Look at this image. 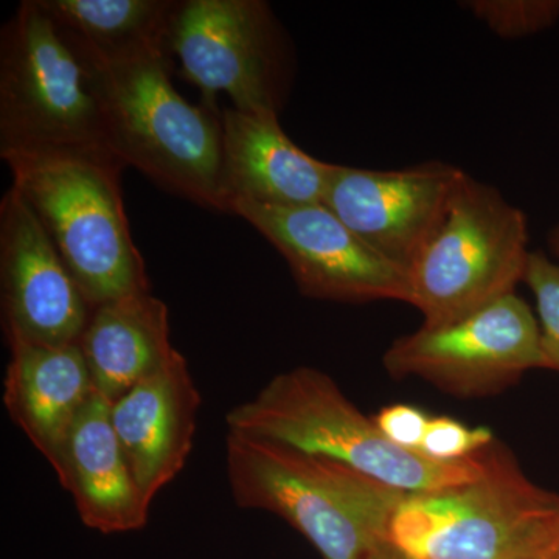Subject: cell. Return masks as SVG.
I'll return each instance as SVG.
<instances>
[{
	"label": "cell",
	"mask_w": 559,
	"mask_h": 559,
	"mask_svg": "<svg viewBox=\"0 0 559 559\" xmlns=\"http://www.w3.org/2000/svg\"><path fill=\"white\" fill-rule=\"evenodd\" d=\"M68 43L90 73L110 151L162 189L227 213L223 120L176 91L167 47L106 58Z\"/></svg>",
	"instance_id": "obj_1"
},
{
	"label": "cell",
	"mask_w": 559,
	"mask_h": 559,
	"mask_svg": "<svg viewBox=\"0 0 559 559\" xmlns=\"http://www.w3.org/2000/svg\"><path fill=\"white\" fill-rule=\"evenodd\" d=\"M14 189L49 234L92 310L150 293L132 240L120 175L127 165L102 151H40L3 156Z\"/></svg>",
	"instance_id": "obj_2"
},
{
	"label": "cell",
	"mask_w": 559,
	"mask_h": 559,
	"mask_svg": "<svg viewBox=\"0 0 559 559\" xmlns=\"http://www.w3.org/2000/svg\"><path fill=\"white\" fill-rule=\"evenodd\" d=\"M226 469L238 507L283 518L323 559H371L406 498L334 460L230 430Z\"/></svg>",
	"instance_id": "obj_3"
},
{
	"label": "cell",
	"mask_w": 559,
	"mask_h": 559,
	"mask_svg": "<svg viewBox=\"0 0 559 559\" xmlns=\"http://www.w3.org/2000/svg\"><path fill=\"white\" fill-rule=\"evenodd\" d=\"M226 421L230 432L334 460L406 496L479 479L488 450L457 463L436 462L400 450L329 374L311 367H297L272 378L255 399L234 407Z\"/></svg>",
	"instance_id": "obj_4"
},
{
	"label": "cell",
	"mask_w": 559,
	"mask_h": 559,
	"mask_svg": "<svg viewBox=\"0 0 559 559\" xmlns=\"http://www.w3.org/2000/svg\"><path fill=\"white\" fill-rule=\"evenodd\" d=\"M559 539V495L533 484L496 441L469 484L406 496L389 543L409 559H543Z\"/></svg>",
	"instance_id": "obj_5"
},
{
	"label": "cell",
	"mask_w": 559,
	"mask_h": 559,
	"mask_svg": "<svg viewBox=\"0 0 559 559\" xmlns=\"http://www.w3.org/2000/svg\"><path fill=\"white\" fill-rule=\"evenodd\" d=\"M40 151L114 154L86 66L24 0L0 33V157Z\"/></svg>",
	"instance_id": "obj_6"
},
{
	"label": "cell",
	"mask_w": 559,
	"mask_h": 559,
	"mask_svg": "<svg viewBox=\"0 0 559 559\" xmlns=\"http://www.w3.org/2000/svg\"><path fill=\"white\" fill-rule=\"evenodd\" d=\"M528 257L524 212L465 173L447 219L409 271V305L426 329L450 325L513 294Z\"/></svg>",
	"instance_id": "obj_7"
},
{
	"label": "cell",
	"mask_w": 559,
	"mask_h": 559,
	"mask_svg": "<svg viewBox=\"0 0 559 559\" xmlns=\"http://www.w3.org/2000/svg\"><path fill=\"white\" fill-rule=\"evenodd\" d=\"M167 47L180 73L209 108L226 94L242 112L282 105L285 55L270 3L261 0H183L173 11Z\"/></svg>",
	"instance_id": "obj_8"
},
{
	"label": "cell",
	"mask_w": 559,
	"mask_h": 559,
	"mask_svg": "<svg viewBox=\"0 0 559 559\" xmlns=\"http://www.w3.org/2000/svg\"><path fill=\"white\" fill-rule=\"evenodd\" d=\"M395 378H419L455 396L509 388L528 370L547 369L538 319L516 294L439 329L400 337L384 355Z\"/></svg>",
	"instance_id": "obj_9"
},
{
	"label": "cell",
	"mask_w": 559,
	"mask_h": 559,
	"mask_svg": "<svg viewBox=\"0 0 559 559\" xmlns=\"http://www.w3.org/2000/svg\"><path fill=\"white\" fill-rule=\"evenodd\" d=\"M229 213L248 221L285 257L304 296L344 304H409V272L371 249L325 205L272 207L237 201Z\"/></svg>",
	"instance_id": "obj_10"
},
{
	"label": "cell",
	"mask_w": 559,
	"mask_h": 559,
	"mask_svg": "<svg viewBox=\"0 0 559 559\" xmlns=\"http://www.w3.org/2000/svg\"><path fill=\"white\" fill-rule=\"evenodd\" d=\"M462 168L425 162L401 170L331 164L322 204L390 263L409 272L447 219Z\"/></svg>",
	"instance_id": "obj_11"
},
{
	"label": "cell",
	"mask_w": 559,
	"mask_h": 559,
	"mask_svg": "<svg viewBox=\"0 0 559 559\" xmlns=\"http://www.w3.org/2000/svg\"><path fill=\"white\" fill-rule=\"evenodd\" d=\"M0 297L10 348L79 344L92 314L49 234L14 187L0 201Z\"/></svg>",
	"instance_id": "obj_12"
},
{
	"label": "cell",
	"mask_w": 559,
	"mask_h": 559,
	"mask_svg": "<svg viewBox=\"0 0 559 559\" xmlns=\"http://www.w3.org/2000/svg\"><path fill=\"white\" fill-rule=\"evenodd\" d=\"M200 406V390L178 349L159 370L110 403L117 439L150 503L186 466Z\"/></svg>",
	"instance_id": "obj_13"
},
{
	"label": "cell",
	"mask_w": 559,
	"mask_h": 559,
	"mask_svg": "<svg viewBox=\"0 0 559 559\" xmlns=\"http://www.w3.org/2000/svg\"><path fill=\"white\" fill-rule=\"evenodd\" d=\"M223 120V191L272 207L322 204L331 164L300 150L280 127L278 112L227 108Z\"/></svg>",
	"instance_id": "obj_14"
},
{
	"label": "cell",
	"mask_w": 559,
	"mask_h": 559,
	"mask_svg": "<svg viewBox=\"0 0 559 559\" xmlns=\"http://www.w3.org/2000/svg\"><path fill=\"white\" fill-rule=\"evenodd\" d=\"M58 481L75 500L81 522L103 535L134 532L151 503L139 488L112 421L110 401L95 392L70 429Z\"/></svg>",
	"instance_id": "obj_15"
},
{
	"label": "cell",
	"mask_w": 559,
	"mask_h": 559,
	"mask_svg": "<svg viewBox=\"0 0 559 559\" xmlns=\"http://www.w3.org/2000/svg\"><path fill=\"white\" fill-rule=\"evenodd\" d=\"M10 349L3 404L57 473L70 429L95 393L90 367L80 344Z\"/></svg>",
	"instance_id": "obj_16"
},
{
	"label": "cell",
	"mask_w": 559,
	"mask_h": 559,
	"mask_svg": "<svg viewBox=\"0 0 559 559\" xmlns=\"http://www.w3.org/2000/svg\"><path fill=\"white\" fill-rule=\"evenodd\" d=\"M79 344L95 392L110 403L176 353L168 307L151 293L131 294L94 308Z\"/></svg>",
	"instance_id": "obj_17"
},
{
	"label": "cell",
	"mask_w": 559,
	"mask_h": 559,
	"mask_svg": "<svg viewBox=\"0 0 559 559\" xmlns=\"http://www.w3.org/2000/svg\"><path fill=\"white\" fill-rule=\"evenodd\" d=\"M36 3L66 39L106 58L167 47L176 7L171 0H36Z\"/></svg>",
	"instance_id": "obj_18"
},
{
	"label": "cell",
	"mask_w": 559,
	"mask_h": 559,
	"mask_svg": "<svg viewBox=\"0 0 559 559\" xmlns=\"http://www.w3.org/2000/svg\"><path fill=\"white\" fill-rule=\"evenodd\" d=\"M462 5L503 39L527 38L559 21V0H468Z\"/></svg>",
	"instance_id": "obj_19"
},
{
	"label": "cell",
	"mask_w": 559,
	"mask_h": 559,
	"mask_svg": "<svg viewBox=\"0 0 559 559\" xmlns=\"http://www.w3.org/2000/svg\"><path fill=\"white\" fill-rule=\"evenodd\" d=\"M524 282L535 296L547 369L559 371V264L546 253L530 252Z\"/></svg>",
	"instance_id": "obj_20"
},
{
	"label": "cell",
	"mask_w": 559,
	"mask_h": 559,
	"mask_svg": "<svg viewBox=\"0 0 559 559\" xmlns=\"http://www.w3.org/2000/svg\"><path fill=\"white\" fill-rule=\"evenodd\" d=\"M496 443L495 433L488 428H471L459 419L430 417L421 444V455L436 462L457 463L474 459Z\"/></svg>",
	"instance_id": "obj_21"
},
{
	"label": "cell",
	"mask_w": 559,
	"mask_h": 559,
	"mask_svg": "<svg viewBox=\"0 0 559 559\" xmlns=\"http://www.w3.org/2000/svg\"><path fill=\"white\" fill-rule=\"evenodd\" d=\"M374 425L382 436L400 450L421 454V444L430 417L412 404H390L374 415Z\"/></svg>",
	"instance_id": "obj_22"
},
{
	"label": "cell",
	"mask_w": 559,
	"mask_h": 559,
	"mask_svg": "<svg viewBox=\"0 0 559 559\" xmlns=\"http://www.w3.org/2000/svg\"><path fill=\"white\" fill-rule=\"evenodd\" d=\"M371 559H409L404 557L403 554L399 549L392 546L389 540L382 543L380 547H378L377 551H374L373 557Z\"/></svg>",
	"instance_id": "obj_23"
},
{
	"label": "cell",
	"mask_w": 559,
	"mask_h": 559,
	"mask_svg": "<svg viewBox=\"0 0 559 559\" xmlns=\"http://www.w3.org/2000/svg\"><path fill=\"white\" fill-rule=\"evenodd\" d=\"M549 242L551 250L559 255V224L551 230Z\"/></svg>",
	"instance_id": "obj_24"
},
{
	"label": "cell",
	"mask_w": 559,
	"mask_h": 559,
	"mask_svg": "<svg viewBox=\"0 0 559 559\" xmlns=\"http://www.w3.org/2000/svg\"><path fill=\"white\" fill-rule=\"evenodd\" d=\"M543 559H559V539L550 547V550L547 551L546 557Z\"/></svg>",
	"instance_id": "obj_25"
}]
</instances>
